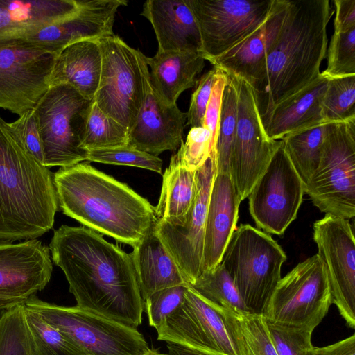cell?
<instances>
[{
	"label": "cell",
	"mask_w": 355,
	"mask_h": 355,
	"mask_svg": "<svg viewBox=\"0 0 355 355\" xmlns=\"http://www.w3.org/2000/svg\"><path fill=\"white\" fill-rule=\"evenodd\" d=\"M240 200L230 173H215L209 196L201 273L213 270L236 230Z\"/></svg>",
	"instance_id": "obj_21"
},
{
	"label": "cell",
	"mask_w": 355,
	"mask_h": 355,
	"mask_svg": "<svg viewBox=\"0 0 355 355\" xmlns=\"http://www.w3.org/2000/svg\"><path fill=\"white\" fill-rule=\"evenodd\" d=\"M331 304L326 268L316 254L281 278L263 315L271 324L314 330Z\"/></svg>",
	"instance_id": "obj_10"
},
{
	"label": "cell",
	"mask_w": 355,
	"mask_h": 355,
	"mask_svg": "<svg viewBox=\"0 0 355 355\" xmlns=\"http://www.w3.org/2000/svg\"><path fill=\"white\" fill-rule=\"evenodd\" d=\"M58 55L24 45L0 46V108L21 116L50 87Z\"/></svg>",
	"instance_id": "obj_17"
},
{
	"label": "cell",
	"mask_w": 355,
	"mask_h": 355,
	"mask_svg": "<svg viewBox=\"0 0 355 355\" xmlns=\"http://www.w3.org/2000/svg\"><path fill=\"white\" fill-rule=\"evenodd\" d=\"M0 355H35L26 322L24 304L1 312Z\"/></svg>",
	"instance_id": "obj_37"
},
{
	"label": "cell",
	"mask_w": 355,
	"mask_h": 355,
	"mask_svg": "<svg viewBox=\"0 0 355 355\" xmlns=\"http://www.w3.org/2000/svg\"><path fill=\"white\" fill-rule=\"evenodd\" d=\"M317 254L326 268L331 300L346 324L355 328V239L349 220L331 215L313 226Z\"/></svg>",
	"instance_id": "obj_16"
},
{
	"label": "cell",
	"mask_w": 355,
	"mask_h": 355,
	"mask_svg": "<svg viewBox=\"0 0 355 355\" xmlns=\"http://www.w3.org/2000/svg\"><path fill=\"white\" fill-rule=\"evenodd\" d=\"M128 134L126 128L105 115L94 101L82 147L89 151L123 146L128 145Z\"/></svg>",
	"instance_id": "obj_36"
},
{
	"label": "cell",
	"mask_w": 355,
	"mask_h": 355,
	"mask_svg": "<svg viewBox=\"0 0 355 355\" xmlns=\"http://www.w3.org/2000/svg\"><path fill=\"white\" fill-rule=\"evenodd\" d=\"M288 0H275L266 21L254 33L219 57L214 67L243 78L252 86L263 69L266 57L281 31Z\"/></svg>",
	"instance_id": "obj_22"
},
{
	"label": "cell",
	"mask_w": 355,
	"mask_h": 355,
	"mask_svg": "<svg viewBox=\"0 0 355 355\" xmlns=\"http://www.w3.org/2000/svg\"><path fill=\"white\" fill-rule=\"evenodd\" d=\"M324 123L355 119V76L330 78L321 103Z\"/></svg>",
	"instance_id": "obj_35"
},
{
	"label": "cell",
	"mask_w": 355,
	"mask_h": 355,
	"mask_svg": "<svg viewBox=\"0 0 355 355\" xmlns=\"http://www.w3.org/2000/svg\"><path fill=\"white\" fill-rule=\"evenodd\" d=\"M24 313L35 355H87L35 311L24 306Z\"/></svg>",
	"instance_id": "obj_32"
},
{
	"label": "cell",
	"mask_w": 355,
	"mask_h": 355,
	"mask_svg": "<svg viewBox=\"0 0 355 355\" xmlns=\"http://www.w3.org/2000/svg\"><path fill=\"white\" fill-rule=\"evenodd\" d=\"M49 248L40 240L0 241V312L24 305L51 280Z\"/></svg>",
	"instance_id": "obj_18"
},
{
	"label": "cell",
	"mask_w": 355,
	"mask_h": 355,
	"mask_svg": "<svg viewBox=\"0 0 355 355\" xmlns=\"http://www.w3.org/2000/svg\"><path fill=\"white\" fill-rule=\"evenodd\" d=\"M196 171L182 167L176 154L173 155L163 175L159 200L154 207L157 220L180 218L188 212L196 194Z\"/></svg>",
	"instance_id": "obj_29"
},
{
	"label": "cell",
	"mask_w": 355,
	"mask_h": 355,
	"mask_svg": "<svg viewBox=\"0 0 355 355\" xmlns=\"http://www.w3.org/2000/svg\"><path fill=\"white\" fill-rule=\"evenodd\" d=\"M157 339L209 355H241L218 309L188 286L180 306L156 329Z\"/></svg>",
	"instance_id": "obj_14"
},
{
	"label": "cell",
	"mask_w": 355,
	"mask_h": 355,
	"mask_svg": "<svg viewBox=\"0 0 355 355\" xmlns=\"http://www.w3.org/2000/svg\"><path fill=\"white\" fill-rule=\"evenodd\" d=\"M320 211L350 220L355 216V119L328 123L319 165L304 184Z\"/></svg>",
	"instance_id": "obj_8"
},
{
	"label": "cell",
	"mask_w": 355,
	"mask_h": 355,
	"mask_svg": "<svg viewBox=\"0 0 355 355\" xmlns=\"http://www.w3.org/2000/svg\"><path fill=\"white\" fill-rule=\"evenodd\" d=\"M150 67L151 85L160 101L167 105H175L179 96L197 83L196 76L205 66L200 52L159 51L151 58L145 57Z\"/></svg>",
	"instance_id": "obj_26"
},
{
	"label": "cell",
	"mask_w": 355,
	"mask_h": 355,
	"mask_svg": "<svg viewBox=\"0 0 355 355\" xmlns=\"http://www.w3.org/2000/svg\"><path fill=\"white\" fill-rule=\"evenodd\" d=\"M82 0H0V46L73 15Z\"/></svg>",
	"instance_id": "obj_23"
},
{
	"label": "cell",
	"mask_w": 355,
	"mask_h": 355,
	"mask_svg": "<svg viewBox=\"0 0 355 355\" xmlns=\"http://www.w3.org/2000/svg\"><path fill=\"white\" fill-rule=\"evenodd\" d=\"M125 0H82L70 17L31 32L15 44L28 46L59 55L68 46L83 40H98L114 35L113 26Z\"/></svg>",
	"instance_id": "obj_19"
},
{
	"label": "cell",
	"mask_w": 355,
	"mask_h": 355,
	"mask_svg": "<svg viewBox=\"0 0 355 355\" xmlns=\"http://www.w3.org/2000/svg\"><path fill=\"white\" fill-rule=\"evenodd\" d=\"M49 248L76 306L135 328L142 323L144 300L130 253L83 225H61Z\"/></svg>",
	"instance_id": "obj_1"
},
{
	"label": "cell",
	"mask_w": 355,
	"mask_h": 355,
	"mask_svg": "<svg viewBox=\"0 0 355 355\" xmlns=\"http://www.w3.org/2000/svg\"><path fill=\"white\" fill-rule=\"evenodd\" d=\"M286 260L284 250L269 234L241 224L233 232L220 263L247 311L263 315L282 278Z\"/></svg>",
	"instance_id": "obj_5"
},
{
	"label": "cell",
	"mask_w": 355,
	"mask_h": 355,
	"mask_svg": "<svg viewBox=\"0 0 355 355\" xmlns=\"http://www.w3.org/2000/svg\"><path fill=\"white\" fill-rule=\"evenodd\" d=\"M145 355H164V354L159 353L157 350L151 349L150 351Z\"/></svg>",
	"instance_id": "obj_48"
},
{
	"label": "cell",
	"mask_w": 355,
	"mask_h": 355,
	"mask_svg": "<svg viewBox=\"0 0 355 355\" xmlns=\"http://www.w3.org/2000/svg\"><path fill=\"white\" fill-rule=\"evenodd\" d=\"M215 173L216 157L211 155L196 171V194L188 212L180 218L157 220L155 226L189 285L201 275L206 217Z\"/></svg>",
	"instance_id": "obj_15"
},
{
	"label": "cell",
	"mask_w": 355,
	"mask_h": 355,
	"mask_svg": "<svg viewBox=\"0 0 355 355\" xmlns=\"http://www.w3.org/2000/svg\"><path fill=\"white\" fill-rule=\"evenodd\" d=\"M98 42L102 69L94 103L105 115L130 131L144 102L150 80L146 56L114 34Z\"/></svg>",
	"instance_id": "obj_7"
},
{
	"label": "cell",
	"mask_w": 355,
	"mask_h": 355,
	"mask_svg": "<svg viewBox=\"0 0 355 355\" xmlns=\"http://www.w3.org/2000/svg\"><path fill=\"white\" fill-rule=\"evenodd\" d=\"M267 324L278 355H315L311 342L313 329Z\"/></svg>",
	"instance_id": "obj_41"
},
{
	"label": "cell",
	"mask_w": 355,
	"mask_h": 355,
	"mask_svg": "<svg viewBox=\"0 0 355 355\" xmlns=\"http://www.w3.org/2000/svg\"><path fill=\"white\" fill-rule=\"evenodd\" d=\"M53 181L64 214L132 248L157 223L146 198L87 162L60 167Z\"/></svg>",
	"instance_id": "obj_3"
},
{
	"label": "cell",
	"mask_w": 355,
	"mask_h": 355,
	"mask_svg": "<svg viewBox=\"0 0 355 355\" xmlns=\"http://www.w3.org/2000/svg\"><path fill=\"white\" fill-rule=\"evenodd\" d=\"M226 75L227 82L223 92L219 129L215 148L216 173H230V158L237 121L236 87L233 78Z\"/></svg>",
	"instance_id": "obj_33"
},
{
	"label": "cell",
	"mask_w": 355,
	"mask_h": 355,
	"mask_svg": "<svg viewBox=\"0 0 355 355\" xmlns=\"http://www.w3.org/2000/svg\"><path fill=\"white\" fill-rule=\"evenodd\" d=\"M155 226L133 247L130 253L144 300L159 290L187 284L157 236Z\"/></svg>",
	"instance_id": "obj_28"
},
{
	"label": "cell",
	"mask_w": 355,
	"mask_h": 355,
	"mask_svg": "<svg viewBox=\"0 0 355 355\" xmlns=\"http://www.w3.org/2000/svg\"><path fill=\"white\" fill-rule=\"evenodd\" d=\"M189 286L217 307L248 311L231 277L220 263L213 270L202 272Z\"/></svg>",
	"instance_id": "obj_34"
},
{
	"label": "cell",
	"mask_w": 355,
	"mask_h": 355,
	"mask_svg": "<svg viewBox=\"0 0 355 355\" xmlns=\"http://www.w3.org/2000/svg\"><path fill=\"white\" fill-rule=\"evenodd\" d=\"M331 11L329 0H288L279 34L251 86L263 125L275 106L320 74Z\"/></svg>",
	"instance_id": "obj_2"
},
{
	"label": "cell",
	"mask_w": 355,
	"mask_h": 355,
	"mask_svg": "<svg viewBox=\"0 0 355 355\" xmlns=\"http://www.w3.org/2000/svg\"><path fill=\"white\" fill-rule=\"evenodd\" d=\"M315 355H355V334L334 344L314 348Z\"/></svg>",
	"instance_id": "obj_46"
},
{
	"label": "cell",
	"mask_w": 355,
	"mask_h": 355,
	"mask_svg": "<svg viewBox=\"0 0 355 355\" xmlns=\"http://www.w3.org/2000/svg\"><path fill=\"white\" fill-rule=\"evenodd\" d=\"M168 355H209L178 345L166 343Z\"/></svg>",
	"instance_id": "obj_47"
},
{
	"label": "cell",
	"mask_w": 355,
	"mask_h": 355,
	"mask_svg": "<svg viewBox=\"0 0 355 355\" xmlns=\"http://www.w3.org/2000/svg\"><path fill=\"white\" fill-rule=\"evenodd\" d=\"M58 210L53 173L0 116V241L37 239L53 228Z\"/></svg>",
	"instance_id": "obj_4"
},
{
	"label": "cell",
	"mask_w": 355,
	"mask_h": 355,
	"mask_svg": "<svg viewBox=\"0 0 355 355\" xmlns=\"http://www.w3.org/2000/svg\"><path fill=\"white\" fill-rule=\"evenodd\" d=\"M328 80L320 73L306 87L275 106L263 123L268 138L280 140L291 133L324 123L321 103Z\"/></svg>",
	"instance_id": "obj_25"
},
{
	"label": "cell",
	"mask_w": 355,
	"mask_h": 355,
	"mask_svg": "<svg viewBox=\"0 0 355 355\" xmlns=\"http://www.w3.org/2000/svg\"><path fill=\"white\" fill-rule=\"evenodd\" d=\"M189 284L159 290L144 300L149 325L158 329L182 303Z\"/></svg>",
	"instance_id": "obj_42"
},
{
	"label": "cell",
	"mask_w": 355,
	"mask_h": 355,
	"mask_svg": "<svg viewBox=\"0 0 355 355\" xmlns=\"http://www.w3.org/2000/svg\"><path fill=\"white\" fill-rule=\"evenodd\" d=\"M93 103L68 84L49 87L34 107L44 166L67 167L87 160L82 142Z\"/></svg>",
	"instance_id": "obj_6"
},
{
	"label": "cell",
	"mask_w": 355,
	"mask_h": 355,
	"mask_svg": "<svg viewBox=\"0 0 355 355\" xmlns=\"http://www.w3.org/2000/svg\"><path fill=\"white\" fill-rule=\"evenodd\" d=\"M304 193V184L280 141L248 197L250 213L257 229L282 235L296 218Z\"/></svg>",
	"instance_id": "obj_13"
},
{
	"label": "cell",
	"mask_w": 355,
	"mask_h": 355,
	"mask_svg": "<svg viewBox=\"0 0 355 355\" xmlns=\"http://www.w3.org/2000/svg\"><path fill=\"white\" fill-rule=\"evenodd\" d=\"M216 307L241 355H278L263 315Z\"/></svg>",
	"instance_id": "obj_30"
},
{
	"label": "cell",
	"mask_w": 355,
	"mask_h": 355,
	"mask_svg": "<svg viewBox=\"0 0 355 355\" xmlns=\"http://www.w3.org/2000/svg\"><path fill=\"white\" fill-rule=\"evenodd\" d=\"M102 55L98 40H83L66 47L55 58L50 86L68 84L93 100L98 90Z\"/></svg>",
	"instance_id": "obj_27"
},
{
	"label": "cell",
	"mask_w": 355,
	"mask_h": 355,
	"mask_svg": "<svg viewBox=\"0 0 355 355\" xmlns=\"http://www.w3.org/2000/svg\"><path fill=\"white\" fill-rule=\"evenodd\" d=\"M87 162L123 165L162 173V160L159 157L139 150L129 145L88 151Z\"/></svg>",
	"instance_id": "obj_39"
},
{
	"label": "cell",
	"mask_w": 355,
	"mask_h": 355,
	"mask_svg": "<svg viewBox=\"0 0 355 355\" xmlns=\"http://www.w3.org/2000/svg\"><path fill=\"white\" fill-rule=\"evenodd\" d=\"M230 76L234 80L238 98L230 175L241 202L248 197L266 169L280 140H272L267 136L250 85L243 78Z\"/></svg>",
	"instance_id": "obj_12"
},
{
	"label": "cell",
	"mask_w": 355,
	"mask_h": 355,
	"mask_svg": "<svg viewBox=\"0 0 355 355\" xmlns=\"http://www.w3.org/2000/svg\"><path fill=\"white\" fill-rule=\"evenodd\" d=\"M275 0H186L197 22L201 54L211 64L257 31Z\"/></svg>",
	"instance_id": "obj_11"
},
{
	"label": "cell",
	"mask_w": 355,
	"mask_h": 355,
	"mask_svg": "<svg viewBox=\"0 0 355 355\" xmlns=\"http://www.w3.org/2000/svg\"><path fill=\"white\" fill-rule=\"evenodd\" d=\"M175 154L182 167L197 171L211 155L215 156L211 132L203 126L191 128Z\"/></svg>",
	"instance_id": "obj_40"
},
{
	"label": "cell",
	"mask_w": 355,
	"mask_h": 355,
	"mask_svg": "<svg viewBox=\"0 0 355 355\" xmlns=\"http://www.w3.org/2000/svg\"><path fill=\"white\" fill-rule=\"evenodd\" d=\"M141 15L151 24L159 51H201L200 31L186 0H148Z\"/></svg>",
	"instance_id": "obj_24"
},
{
	"label": "cell",
	"mask_w": 355,
	"mask_h": 355,
	"mask_svg": "<svg viewBox=\"0 0 355 355\" xmlns=\"http://www.w3.org/2000/svg\"><path fill=\"white\" fill-rule=\"evenodd\" d=\"M24 306L37 313L87 355H145L151 349L137 328L76 306L58 305L34 295Z\"/></svg>",
	"instance_id": "obj_9"
},
{
	"label": "cell",
	"mask_w": 355,
	"mask_h": 355,
	"mask_svg": "<svg viewBox=\"0 0 355 355\" xmlns=\"http://www.w3.org/2000/svg\"><path fill=\"white\" fill-rule=\"evenodd\" d=\"M336 16L334 32L355 27V0H334Z\"/></svg>",
	"instance_id": "obj_45"
},
{
	"label": "cell",
	"mask_w": 355,
	"mask_h": 355,
	"mask_svg": "<svg viewBox=\"0 0 355 355\" xmlns=\"http://www.w3.org/2000/svg\"><path fill=\"white\" fill-rule=\"evenodd\" d=\"M217 68L213 67L197 81V87L193 92L187 113V125L191 128L202 127L206 109L216 79Z\"/></svg>",
	"instance_id": "obj_44"
},
{
	"label": "cell",
	"mask_w": 355,
	"mask_h": 355,
	"mask_svg": "<svg viewBox=\"0 0 355 355\" xmlns=\"http://www.w3.org/2000/svg\"><path fill=\"white\" fill-rule=\"evenodd\" d=\"M9 125L26 151L44 166L42 143L34 108Z\"/></svg>",
	"instance_id": "obj_43"
},
{
	"label": "cell",
	"mask_w": 355,
	"mask_h": 355,
	"mask_svg": "<svg viewBox=\"0 0 355 355\" xmlns=\"http://www.w3.org/2000/svg\"><path fill=\"white\" fill-rule=\"evenodd\" d=\"M187 113L177 104L167 105L156 95L148 82L144 102L128 134V145L158 157L175 150L182 141Z\"/></svg>",
	"instance_id": "obj_20"
},
{
	"label": "cell",
	"mask_w": 355,
	"mask_h": 355,
	"mask_svg": "<svg viewBox=\"0 0 355 355\" xmlns=\"http://www.w3.org/2000/svg\"><path fill=\"white\" fill-rule=\"evenodd\" d=\"M327 52V67L322 74L330 78L355 76V27L334 32Z\"/></svg>",
	"instance_id": "obj_38"
},
{
	"label": "cell",
	"mask_w": 355,
	"mask_h": 355,
	"mask_svg": "<svg viewBox=\"0 0 355 355\" xmlns=\"http://www.w3.org/2000/svg\"><path fill=\"white\" fill-rule=\"evenodd\" d=\"M328 123L286 135L282 147L305 184L317 169L321 158Z\"/></svg>",
	"instance_id": "obj_31"
}]
</instances>
